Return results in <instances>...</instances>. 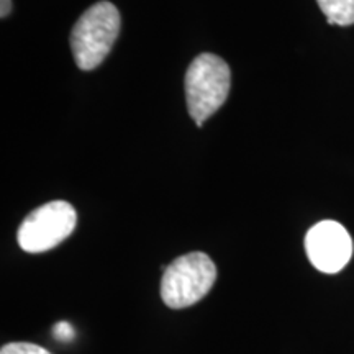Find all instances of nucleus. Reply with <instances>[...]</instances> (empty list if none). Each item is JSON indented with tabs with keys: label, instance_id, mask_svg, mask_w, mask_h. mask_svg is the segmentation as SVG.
Wrapping results in <instances>:
<instances>
[{
	"label": "nucleus",
	"instance_id": "1",
	"mask_svg": "<svg viewBox=\"0 0 354 354\" xmlns=\"http://www.w3.org/2000/svg\"><path fill=\"white\" fill-rule=\"evenodd\" d=\"M120 13L110 2L94 3L71 32V50L82 71H92L109 56L120 33Z\"/></svg>",
	"mask_w": 354,
	"mask_h": 354
},
{
	"label": "nucleus",
	"instance_id": "2",
	"mask_svg": "<svg viewBox=\"0 0 354 354\" xmlns=\"http://www.w3.org/2000/svg\"><path fill=\"white\" fill-rule=\"evenodd\" d=\"M230 86L232 73L220 56L203 53L190 63L185 74V100L197 127H202L225 104Z\"/></svg>",
	"mask_w": 354,
	"mask_h": 354
},
{
	"label": "nucleus",
	"instance_id": "3",
	"mask_svg": "<svg viewBox=\"0 0 354 354\" xmlns=\"http://www.w3.org/2000/svg\"><path fill=\"white\" fill-rule=\"evenodd\" d=\"M216 281V268L205 253L176 258L161 279V299L169 308H185L209 294Z\"/></svg>",
	"mask_w": 354,
	"mask_h": 354
},
{
	"label": "nucleus",
	"instance_id": "4",
	"mask_svg": "<svg viewBox=\"0 0 354 354\" xmlns=\"http://www.w3.org/2000/svg\"><path fill=\"white\" fill-rule=\"evenodd\" d=\"M77 214L71 203L55 201L33 210L20 225L17 240L26 253H44L73 234Z\"/></svg>",
	"mask_w": 354,
	"mask_h": 354
},
{
	"label": "nucleus",
	"instance_id": "5",
	"mask_svg": "<svg viewBox=\"0 0 354 354\" xmlns=\"http://www.w3.org/2000/svg\"><path fill=\"white\" fill-rule=\"evenodd\" d=\"M305 251L318 271L339 272L353 256V240L342 223L323 220L308 230L305 236Z\"/></svg>",
	"mask_w": 354,
	"mask_h": 354
},
{
	"label": "nucleus",
	"instance_id": "6",
	"mask_svg": "<svg viewBox=\"0 0 354 354\" xmlns=\"http://www.w3.org/2000/svg\"><path fill=\"white\" fill-rule=\"evenodd\" d=\"M330 25H354V0H317Z\"/></svg>",
	"mask_w": 354,
	"mask_h": 354
},
{
	"label": "nucleus",
	"instance_id": "7",
	"mask_svg": "<svg viewBox=\"0 0 354 354\" xmlns=\"http://www.w3.org/2000/svg\"><path fill=\"white\" fill-rule=\"evenodd\" d=\"M0 354H51V353L35 343L19 342V343L3 344L2 349H0Z\"/></svg>",
	"mask_w": 354,
	"mask_h": 354
},
{
	"label": "nucleus",
	"instance_id": "8",
	"mask_svg": "<svg viewBox=\"0 0 354 354\" xmlns=\"http://www.w3.org/2000/svg\"><path fill=\"white\" fill-rule=\"evenodd\" d=\"M53 335H55V338L59 339V342H71V339L74 338V328L66 322L56 323L55 328H53Z\"/></svg>",
	"mask_w": 354,
	"mask_h": 354
},
{
	"label": "nucleus",
	"instance_id": "9",
	"mask_svg": "<svg viewBox=\"0 0 354 354\" xmlns=\"http://www.w3.org/2000/svg\"><path fill=\"white\" fill-rule=\"evenodd\" d=\"M12 10V0H2V10H0V17L6 19V17Z\"/></svg>",
	"mask_w": 354,
	"mask_h": 354
}]
</instances>
